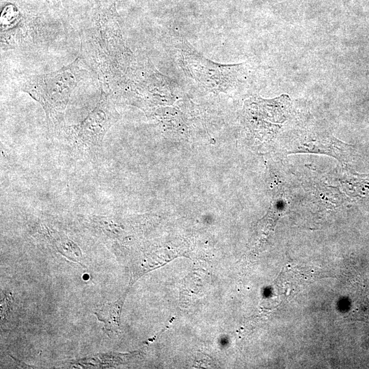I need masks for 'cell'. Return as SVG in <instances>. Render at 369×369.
<instances>
[{
  "mask_svg": "<svg viewBox=\"0 0 369 369\" xmlns=\"http://www.w3.org/2000/svg\"><path fill=\"white\" fill-rule=\"evenodd\" d=\"M90 74V67L79 57L56 71L26 77L21 89L41 105L49 128L57 134L65 126V110L72 92Z\"/></svg>",
  "mask_w": 369,
  "mask_h": 369,
  "instance_id": "obj_1",
  "label": "cell"
},
{
  "mask_svg": "<svg viewBox=\"0 0 369 369\" xmlns=\"http://www.w3.org/2000/svg\"><path fill=\"white\" fill-rule=\"evenodd\" d=\"M118 119L112 102L102 92L95 108L82 122L65 125L57 135L74 155L91 157L100 151L105 135Z\"/></svg>",
  "mask_w": 369,
  "mask_h": 369,
  "instance_id": "obj_2",
  "label": "cell"
},
{
  "mask_svg": "<svg viewBox=\"0 0 369 369\" xmlns=\"http://www.w3.org/2000/svg\"><path fill=\"white\" fill-rule=\"evenodd\" d=\"M297 151L323 153L345 161L352 155L353 148L333 137H327L302 143L297 147Z\"/></svg>",
  "mask_w": 369,
  "mask_h": 369,
  "instance_id": "obj_3",
  "label": "cell"
}]
</instances>
